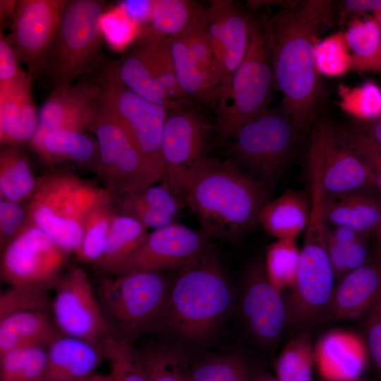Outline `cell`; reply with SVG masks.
<instances>
[{"label":"cell","instance_id":"obj_7","mask_svg":"<svg viewBox=\"0 0 381 381\" xmlns=\"http://www.w3.org/2000/svg\"><path fill=\"white\" fill-rule=\"evenodd\" d=\"M327 225L321 203L311 204L296 280L286 296L289 327L308 331L322 322L336 281L327 248Z\"/></svg>","mask_w":381,"mask_h":381},{"label":"cell","instance_id":"obj_36","mask_svg":"<svg viewBox=\"0 0 381 381\" xmlns=\"http://www.w3.org/2000/svg\"><path fill=\"white\" fill-rule=\"evenodd\" d=\"M116 214L112 195L103 188L86 218L82 241L75 254L80 261L95 264L100 259Z\"/></svg>","mask_w":381,"mask_h":381},{"label":"cell","instance_id":"obj_42","mask_svg":"<svg viewBox=\"0 0 381 381\" xmlns=\"http://www.w3.org/2000/svg\"><path fill=\"white\" fill-rule=\"evenodd\" d=\"M301 248L294 239H277L270 244L264 262L271 283L280 291L289 290L296 280Z\"/></svg>","mask_w":381,"mask_h":381},{"label":"cell","instance_id":"obj_49","mask_svg":"<svg viewBox=\"0 0 381 381\" xmlns=\"http://www.w3.org/2000/svg\"><path fill=\"white\" fill-rule=\"evenodd\" d=\"M346 132L353 149L368 164L381 197V147L361 127L346 128Z\"/></svg>","mask_w":381,"mask_h":381},{"label":"cell","instance_id":"obj_47","mask_svg":"<svg viewBox=\"0 0 381 381\" xmlns=\"http://www.w3.org/2000/svg\"><path fill=\"white\" fill-rule=\"evenodd\" d=\"M344 36H333L316 43L315 61L319 73L335 76L352 68L353 56L349 54Z\"/></svg>","mask_w":381,"mask_h":381},{"label":"cell","instance_id":"obj_58","mask_svg":"<svg viewBox=\"0 0 381 381\" xmlns=\"http://www.w3.org/2000/svg\"><path fill=\"white\" fill-rule=\"evenodd\" d=\"M83 381H112L110 376L99 373H94L92 375Z\"/></svg>","mask_w":381,"mask_h":381},{"label":"cell","instance_id":"obj_32","mask_svg":"<svg viewBox=\"0 0 381 381\" xmlns=\"http://www.w3.org/2000/svg\"><path fill=\"white\" fill-rule=\"evenodd\" d=\"M175 73L182 91L190 98L215 111L219 99L210 78L194 59L181 35L169 38Z\"/></svg>","mask_w":381,"mask_h":381},{"label":"cell","instance_id":"obj_29","mask_svg":"<svg viewBox=\"0 0 381 381\" xmlns=\"http://www.w3.org/2000/svg\"><path fill=\"white\" fill-rule=\"evenodd\" d=\"M37 154L49 164L67 162L95 170L99 150L97 140L85 130L61 127L45 135Z\"/></svg>","mask_w":381,"mask_h":381},{"label":"cell","instance_id":"obj_8","mask_svg":"<svg viewBox=\"0 0 381 381\" xmlns=\"http://www.w3.org/2000/svg\"><path fill=\"white\" fill-rule=\"evenodd\" d=\"M85 131L96 136L99 155L95 171L112 196L145 188L160 180L99 94L88 111Z\"/></svg>","mask_w":381,"mask_h":381},{"label":"cell","instance_id":"obj_38","mask_svg":"<svg viewBox=\"0 0 381 381\" xmlns=\"http://www.w3.org/2000/svg\"><path fill=\"white\" fill-rule=\"evenodd\" d=\"M314 346L309 331H301L284 346L274 363L280 381H313Z\"/></svg>","mask_w":381,"mask_h":381},{"label":"cell","instance_id":"obj_37","mask_svg":"<svg viewBox=\"0 0 381 381\" xmlns=\"http://www.w3.org/2000/svg\"><path fill=\"white\" fill-rule=\"evenodd\" d=\"M139 349L148 381H188V352L162 340Z\"/></svg>","mask_w":381,"mask_h":381},{"label":"cell","instance_id":"obj_21","mask_svg":"<svg viewBox=\"0 0 381 381\" xmlns=\"http://www.w3.org/2000/svg\"><path fill=\"white\" fill-rule=\"evenodd\" d=\"M99 90L97 78L53 89L39 112L37 128L30 141L32 150L37 153L45 135L54 129L73 127L85 131L88 111Z\"/></svg>","mask_w":381,"mask_h":381},{"label":"cell","instance_id":"obj_9","mask_svg":"<svg viewBox=\"0 0 381 381\" xmlns=\"http://www.w3.org/2000/svg\"><path fill=\"white\" fill-rule=\"evenodd\" d=\"M274 87L272 52L265 23L252 18L245 57L233 75L225 107L215 113L214 130L219 137L233 138L244 123L267 109Z\"/></svg>","mask_w":381,"mask_h":381},{"label":"cell","instance_id":"obj_57","mask_svg":"<svg viewBox=\"0 0 381 381\" xmlns=\"http://www.w3.org/2000/svg\"><path fill=\"white\" fill-rule=\"evenodd\" d=\"M361 128L381 147V117Z\"/></svg>","mask_w":381,"mask_h":381},{"label":"cell","instance_id":"obj_4","mask_svg":"<svg viewBox=\"0 0 381 381\" xmlns=\"http://www.w3.org/2000/svg\"><path fill=\"white\" fill-rule=\"evenodd\" d=\"M104 1L66 0L61 21L39 76L53 89L73 84L106 61L100 19Z\"/></svg>","mask_w":381,"mask_h":381},{"label":"cell","instance_id":"obj_6","mask_svg":"<svg viewBox=\"0 0 381 381\" xmlns=\"http://www.w3.org/2000/svg\"><path fill=\"white\" fill-rule=\"evenodd\" d=\"M174 279L161 271L105 276L95 291L111 332L132 344L147 333L167 302Z\"/></svg>","mask_w":381,"mask_h":381},{"label":"cell","instance_id":"obj_25","mask_svg":"<svg viewBox=\"0 0 381 381\" xmlns=\"http://www.w3.org/2000/svg\"><path fill=\"white\" fill-rule=\"evenodd\" d=\"M112 198L119 214L136 219L147 229H156L173 223L174 216L183 207L163 183L112 196Z\"/></svg>","mask_w":381,"mask_h":381},{"label":"cell","instance_id":"obj_51","mask_svg":"<svg viewBox=\"0 0 381 381\" xmlns=\"http://www.w3.org/2000/svg\"><path fill=\"white\" fill-rule=\"evenodd\" d=\"M363 338L369 361L381 377V302L363 318Z\"/></svg>","mask_w":381,"mask_h":381},{"label":"cell","instance_id":"obj_1","mask_svg":"<svg viewBox=\"0 0 381 381\" xmlns=\"http://www.w3.org/2000/svg\"><path fill=\"white\" fill-rule=\"evenodd\" d=\"M331 1H286L265 22L271 48L274 86L282 109L301 131L317 119L322 89L315 61L316 37Z\"/></svg>","mask_w":381,"mask_h":381},{"label":"cell","instance_id":"obj_60","mask_svg":"<svg viewBox=\"0 0 381 381\" xmlns=\"http://www.w3.org/2000/svg\"><path fill=\"white\" fill-rule=\"evenodd\" d=\"M374 236L376 238L379 244V248L381 250V226L379 228V229L377 231Z\"/></svg>","mask_w":381,"mask_h":381},{"label":"cell","instance_id":"obj_17","mask_svg":"<svg viewBox=\"0 0 381 381\" xmlns=\"http://www.w3.org/2000/svg\"><path fill=\"white\" fill-rule=\"evenodd\" d=\"M251 19L229 0L212 1L204 10V22L213 52L219 95L215 113L225 107L233 75L245 57Z\"/></svg>","mask_w":381,"mask_h":381},{"label":"cell","instance_id":"obj_2","mask_svg":"<svg viewBox=\"0 0 381 381\" xmlns=\"http://www.w3.org/2000/svg\"><path fill=\"white\" fill-rule=\"evenodd\" d=\"M237 294L211 245L179 270L163 309L147 333L194 352L218 334L236 308Z\"/></svg>","mask_w":381,"mask_h":381},{"label":"cell","instance_id":"obj_39","mask_svg":"<svg viewBox=\"0 0 381 381\" xmlns=\"http://www.w3.org/2000/svg\"><path fill=\"white\" fill-rule=\"evenodd\" d=\"M101 346L112 381H148L140 349L134 344L109 333Z\"/></svg>","mask_w":381,"mask_h":381},{"label":"cell","instance_id":"obj_45","mask_svg":"<svg viewBox=\"0 0 381 381\" xmlns=\"http://www.w3.org/2000/svg\"><path fill=\"white\" fill-rule=\"evenodd\" d=\"M352 52L353 63L372 58L381 45V27L375 17L365 16L351 22L344 35Z\"/></svg>","mask_w":381,"mask_h":381},{"label":"cell","instance_id":"obj_11","mask_svg":"<svg viewBox=\"0 0 381 381\" xmlns=\"http://www.w3.org/2000/svg\"><path fill=\"white\" fill-rule=\"evenodd\" d=\"M99 71L97 77L99 96L115 113L152 171L162 179V140L169 109L144 99L124 85L114 61H105Z\"/></svg>","mask_w":381,"mask_h":381},{"label":"cell","instance_id":"obj_30","mask_svg":"<svg viewBox=\"0 0 381 381\" xmlns=\"http://www.w3.org/2000/svg\"><path fill=\"white\" fill-rule=\"evenodd\" d=\"M114 62L119 77L124 85L144 99L167 109L190 105L176 102L169 97L135 44Z\"/></svg>","mask_w":381,"mask_h":381},{"label":"cell","instance_id":"obj_28","mask_svg":"<svg viewBox=\"0 0 381 381\" xmlns=\"http://www.w3.org/2000/svg\"><path fill=\"white\" fill-rule=\"evenodd\" d=\"M51 312H22L0 319V356L29 347L47 348L62 334Z\"/></svg>","mask_w":381,"mask_h":381},{"label":"cell","instance_id":"obj_48","mask_svg":"<svg viewBox=\"0 0 381 381\" xmlns=\"http://www.w3.org/2000/svg\"><path fill=\"white\" fill-rule=\"evenodd\" d=\"M16 50L8 36L0 34V89L32 83V76L20 66Z\"/></svg>","mask_w":381,"mask_h":381},{"label":"cell","instance_id":"obj_53","mask_svg":"<svg viewBox=\"0 0 381 381\" xmlns=\"http://www.w3.org/2000/svg\"><path fill=\"white\" fill-rule=\"evenodd\" d=\"M369 236H361L347 246L345 250L346 274L366 264L373 256Z\"/></svg>","mask_w":381,"mask_h":381},{"label":"cell","instance_id":"obj_12","mask_svg":"<svg viewBox=\"0 0 381 381\" xmlns=\"http://www.w3.org/2000/svg\"><path fill=\"white\" fill-rule=\"evenodd\" d=\"M190 105L168 110L162 140V183L183 206L186 186L207 157L210 134L214 129L200 111Z\"/></svg>","mask_w":381,"mask_h":381},{"label":"cell","instance_id":"obj_44","mask_svg":"<svg viewBox=\"0 0 381 381\" xmlns=\"http://www.w3.org/2000/svg\"><path fill=\"white\" fill-rule=\"evenodd\" d=\"M100 28L104 42L114 52L126 50L143 31V26L128 15L120 3L104 11Z\"/></svg>","mask_w":381,"mask_h":381},{"label":"cell","instance_id":"obj_10","mask_svg":"<svg viewBox=\"0 0 381 381\" xmlns=\"http://www.w3.org/2000/svg\"><path fill=\"white\" fill-rule=\"evenodd\" d=\"M299 131L282 108L268 107L240 128L229 159L270 188L287 165Z\"/></svg>","mask_w":381,"mask_h":381},{"label":"cell","instance_id":"obj_19","mask_svg":"<svg viewBox=\"0 0 381 381\" xmlns=\"http://www.w3.org/2000/svg\"><path fill=\"white\" fill-rule=\"evenodd\" d=\"M66 0H18L8 36L19 60L32 76H39Z\"/></svg>","mask_w":381,"mask_h":381},{"label":"cell","instance_id":"obj_59","mask_svg":"<svg viewBox=\"0 0 381 381\" xmlns=\"http://www.w3.org/2000/svg\"><path fill=\"white\" fill-rule=\"evenodd\" d=\"M255 381H280L275 376H272L270 374L258 372L256 376Z\"/></svg>","mask_w":381,"mask_h":381},{"label":"cell","instance_id":"obj_41","mask_svg":"<svg viewBox=\"0 0 381 381\" xmlns=\"http://www.w3.org/2000/svg\"><path fill=\"white\" fill-rule=\"evenodd\" d=\"M47 348L29 347L0 356V381H47Z\"/></svg>","mask_w":381,"mask_h":381},{"label":"cell","instance_id":"obj_3","mask_svg":"<svg viewBox=\"0 0 381 381\" xmlns=\"http://www.w3.org/2000/svg\"><path fill=\"white\" fill-rule=\"evenodd\" d=\"M270 190L231 160L207 156L189 180L183 202L210 239L236 242L258 224Z\"/></svg>","mask_w":381,"mask_h":381},{"label":"cell","instance_id":"obj_14","mask_svg":"<svg viewBox=\"0 0 381 381\" xmlns=\"http://www.w3.org/2000/svg\"><path fill=\"white\" fill-rule=\"evenodd\" d=\"M53 289L52 315L62 334L100 345L103 338L112 333L95 289L82 267H70Z\"/></svg>","mask_w":381,"mask_h":381},{"label":"cell","instance_id":"obj_56","mask_svg":"<svg viewBox=\"0 0 381 381\" xmlns=\"http://www.w3.org/2000/svg\"><path fill=\"white\" fill-rule=\"evenodd\" d=\"M352 68L360 72H381V45L372 58L364 61L353 63Z\"/></svg>","mask_w":381,"mask_h":381},{"label":"cell","instance_id":"obj_31","mask_svg":"<svg viewBox=\"0 0 381 381\" xmlns=\"http://www.w3.org/2000/svg\"><path fill=\"white\" fill-rule=\"evenodd\" d=\"M258 373L237 352L196 351L188 356V381H255Z\"/></svg>","mask_w":381,"mask_h":381},{"label":"cell","instance_id":"obj_22","mask_svg":"<svg viewBox=\"0 0 381 381\" xmlns=\"http://www.w3.org/2000/svg\"><path fill=\"white\" fill-rule=\"evenodd\" d=\"M315 368L326 381L362 378L369 358L362 334L348 329L324 332L313 344Z\"/></svg>","mask_w":381,"mask_h":381},{"label":"cell","instance_id":"obj_23","mask_svg":"<svg viewBox=\"0 0 381 381\" xmlns=\"http://www.w3.org/2000/svg\"><path fill=\"white\" fill-rule=\"evenodd\" d=\"M47 381H83L105 361L101 344L61 334L47 348Z\"/></svg>","mask_w":381,"mask_h":381},{"label":"cell","instance_id":"obj_13","mask_svg":"<svg viewBox=\"0 0 381 381\" xmlns=\"http://www.w3.org/2000/svg\"><path fill=\"white\" fill-rule=\"evenodd\" d=\"M235 308L248 333L263 347L274 346L289 327L286 296L271 283L261 260L246 268Z\"/></svg>","mask_w":381,"mask_h":381},{"label":"cell","instance_id":"obj_43","mask_svg":"<svg viewBox=\"0 0 381 381\" xmlns=\"http://www.w3.org/2000/svg\"><path fill=\"white\" fill-rule=\"evenodd\" d=\"M46 285H15L0 294V319L22 312H51L52 298Z\"/></svg>","mask_w":381,"mask_h":381},{"label":"cell","instance_id":"obj_35","mask_svg":"<svg viewBox=\"0 0 381 381\" xmlns=\"http://www.w3.org/2000/svg\"><path fill=\"white\" fill-rule=\"evenodd\" d=\"M201 6L186 0H154L148 25L141 34L165 39L184 32L202 10Z\"/></svg>","mask_w":381,"mask_h":381},{"label":"cell","instance_id":"obj_61","mask_svg":"<svg viewBox=\"0 0 381 381\" xmlns=\"http://www.w3.org/2000/svg\"><path fill=\"white\" fill-rule=\"evenodd\" d=\"M373 16L378 22L380 26L381 27V11L376 12L373 14Z\"/></svg>","mask_w":381,"mask_h":381},{"label":"cell","instance_id":"obj_62","mask_svg":"<svg viewBox=\"0 0 381 381\" xmlns=\"http://www.w3.org/2000/svg\"><path fill=\"white\" fill-rule=\"evenodd\" d=\"M356 381H371V380L362 377Z\"/></svg>","mask_w":381,"mask_h":381},{"label":"cell","instance_id":"obj_27","mask_svg":"<svg viewBox=\"0 0 381 381\" xmlns=\"http://www.w3.org/2000/svg\"><path fill=\"white\" fill-rule=\"evenodd\" d=\"M38 124L31 83L0 89V142L18 146L30 141Z\"/></svg>","mask_w":381,"mask_h":381},{"label":"cell","instance_id":"obj_52","mask_svg":"<svg viewBox=\"0 0 381 381\" xmlns=\"http://www.w3.org/2000/svg\"><path fill=\"white\" fill-rule=\"evenodd\" d=\"M356 116L368 123L381 117V89L373 83H365L355 92Z\"/></svg>","mask_w":381,"mask_h":381},{"label":"cell","instance_id":"obj_33","mask_svg":"<svg viewBox=\"0 0 381 381\" xmlns=\"http://www.w3.org/2000/svg\"><path fill=\"white\" fill-rule=\"evenodd\" d=\"M147 235L140 222L116 212L103 254L95 265L107 276L116 274Z\"/></svg>","mask_w":381,"mask_h":381},{"label":"cell","instance_id":"obj_40","mask_svg":"<svg viewBox=\"0 0 381 381\" xmlns=\"http://www.w3.org/2000/svg\"><path fill=\"white\" fill-rule=\"evenodd\" d=\"M135 44L169 97L176 102L190 104V98L182 91L176 79L169 38L157 39L141 34Z\"/></svg>","mask_w":381,"mask_h":381},{"label":"cell","instance_id":"obj_50","mask_svg":"<svg viewBox=\"0 0 381 381\" xmlns=\"http://www.w3.org/2000/svg\"><path fill=\"white\" fill-rule=\"evenodd\" d=\"M25 206L5 199L0 200V247L2 250L28 224Z\"/></svg>","mask_w":381,"mask_h":381},{"label":"cell","instance_id":"obj_16","mask_svg":"<svg viewBox=\"0 0 381 381\" xmlns=\"http://www.w3.org/2000/svg\"><path fill=\"white\" fill-rule=\"evenodd\" d=\"M68 254L30 221L2 250L1 277L10 286L54 288L63 274Z\"/></svg>","mask_w":381,"mask_h":381},{"label":"cell","instance_id":"obj_34","mask_svg":"<svg viewBox=\"0 0 381 381\" xmlns=\"http://www.w3.org/2000/svg\"><path fill=\"white\" fill-rule=\"evenodd\" d=\"M37 181L25 153L18 146H3L0 152L1 199L19 203L27 201Z\"/></svg>","mask_w":381,"mask_h":381},{"label":"cell","instance_id":"obj_15","mask_svg":"<svg viewBox=\"0 0 381 381\" xmlns=\"http://www.w3.org/2000/svg\"><path fill=\"white\" fill-rule=\"evenodd\" d=\"M310 146L320 159L326 194H339L375 188L371 171L351 145L346 128L325 117L311 126Z\"/></svg>","mask_w":381,"mask_h":381},{"label":"cell","instance_id":"obj_54","mask_svg":"<svg viewBox=\"0 0 381 381\" xmlns=\"http://www.w3.org/2000/svg\"><path fill=\"white\" fill-rule=\"evenodd\" d=\"M128 15L143 27L152 15L153 1H125L120 3Z\"/></svg>","mask_w":381,"mask_h":381},{"label":"cell","instance_id":"obj_18","mask_svg":"<svg viewBox=\"0 0 381 381\" xmlns=\"http://www.w3.org/2000/svg\"><path fill=\"white\" fill-rule=\"evenodd\" d=\"M211 240L201 230L173 222L148 234L116 274L180 270L206 250Z\"/></svg>","mask_w":381,"mask_h":381},{"label":"cell","instance_id":"obj_5","mask_svg":"<svg viewBox=\"0 0 381 381\" xmlns=\"http://www.w3.org/2000/svg\"><path fill=\"white\" fill-rule=\"evenodd\" d=\"M102 190L71 174L48 173L38 178L25 207L31 222L66 253L75 254L86 218Z\"/></svg>","mask_w":381,"mask_h":381},{"label":"cell","instance_id":"obj_46","mask_svg":"<svg viewBox=\"0 0 381 381\" xmlns=\"http://www.w3.org/2000/svg\"><path fill=\"white\" fill-rule=\"evenodd\" d=\"M204 10L203 8L188 28L180 35L199 66L212 80L219 101L214 59L205 25Z\"/></svg>","mask_w":381,"mask_h":381},{"label":"cell","instance_id":"obj_55","mask_svg":"<svg viewBox=\"0 0 381 381\" xmlns=\"http://www.w3.org/2000/svg\"><path fill=\"white\" fill-rule=\"evenodd\" d=\"M345 14H373L381 11V0H346L341 3Z\"/></svg>","mask_w":381,"mask_h":381},{"label":"cell","instance_id":"obj_24","mask_svg":"<svg viewBox=\"0 0 381 381\" xmlns=\"http://www.w3.org/2000/svg\"><path fill=\"white\" fill-rule=\"evenodd\" d=\"M323 215L327 225L349 228L370 237L381 226V197L370 190L325 193Z\"/></svg>","mask_w":381,"mask_h":381},{"label":"cell","instance_id":"obj_26","mask_svg":"<svg viewBox=\"0 0 381 381\" xmlns=\"http://www.w3.org/2000/svg\"><path fill=\"white\" fill-rule=\"evenodd\" d=\"M310 194L289 189L262 208L258 224L277 239L296 240L306 229L310 217Z\"/></svg>","mask_w":381,"mask_h":381},{"label":"cell","instance_id":"obj_20","mask_svg":"<svg viewBox=\"0 0 381 381\" xmlns=\"http://www.w3.org/2000/svg\"><path fill=\"white\" fill-rule=\"evenodd\" d=\"M381 302V250L364 265L339 279L322 322H350L364 316Z\"/></svg>","mask_w":381,"mask_h":381}]
</instances>
